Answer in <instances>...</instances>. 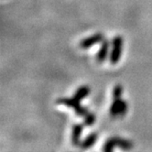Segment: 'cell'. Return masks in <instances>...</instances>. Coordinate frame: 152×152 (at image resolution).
I'll return each mask as SVG.
<instances>
[{
    "mask_svg": "<svg viewBox=\"0 0 152 152\" xmlns=\"http://www.w3.org/2000/svg\"><path fill=\"white\" fill-rule=\"evenodd\" d=\"M116 145H117V137H111V138H109L104 143V148H103V150L105 151V152L113 151V149L116 147Z\"/></svg>",
    "mask_w": 152,
    "mask_h": 152,
    "instance_id": "obj_9",
    "label": "cell"
},
{
    "mask_svg": "<svg viewBox=\"0 0 152 152\" xmlns=\"http://www.w3.org/2000/svg\"><path fill=\"white\" fill-rule=\"evenodd\" d=\"M123 39L120 36H115L112 40V50L110 52L109 61L112 64H116L121 58Z\"/></svg>",
    "mask_w": 152,
    "mask_h": 152,
    "instance_id": "obj_2",
    "label": "cell"
},
{
    "mask_svg": "<svg viewBox=\"0 0 152 152\" xmlns=\"http://www.w3.org/2000/svg\"><path fill=\"white\" fill-rule=\"evenodd\" d=\"M96 140H97V134L96 133H91L90 135H88L82 141L79 146L83 149H87V148H90L91 147L94 146V144L96 142Z\"/></svg>",
    "mask_w": 152,
    "mask_h": 152,
    "instance_id": "obj_7",
    "label": "cell"
},
{
    "mask_svg": "<svg viewBox=\"0 0 152 152\" xmlns=\"http://www.w3.org/2000/svg\"><path fill=\"white\" fill-rule=\"evenodd\" d=\"M83 125L82 124H75L72 126V143L73 146H79L80 145V139H81V135L83 133Z\"/></svg>",
    "mask_w": 152,
    "mask_h": 152,
    "instance_id": "obj_6",
    "label": "cell"
},
{
    "mask_svg": "<svg viewBox=\"0 0 152 152\" xmlns=\"http://www.w3.org/2000/svg\"><path fill=\"white\" fill-rule=\"evenodd\" d=\"M57 104H64L69 107H72L74 110L75 114L77 115V116H84L88 113V110L86 109L84 106H83L80 104V101L76 100L74 97H72V98H66V97L60 98L57 100Z\"/></svg>",
    "mask_w": 152,
    "mask_h": 152,
    "instance_id": "obj_1",
    "label": "cell"
},
{
    "mask_svg": "<svg viewBox=\"0 0 152 152\" xmlns=\"http://www.w3.org/2000/svg\"><path fill=\"white\" fill-rule=\"evenodd\" d=\"M116 147L120 148L122 149H125V150H127V149L131 148L133 147V145H132V143L130 142L129 140L117 137V145H116Z\"/></svg>",
    "mask_w": 152,
    "mask_h": 152,
    "instance_id": "obj_10",
    "label": "cell"
},
{
    "mask_svg": "<svg viewBox=\"0 0 152 152\" xmlns=\"http://www.w3.org/2000/svg\"><path fill=\"white\" fill-rule=\"evenodd\" d=\"M122 91H123L122 86L120 84H116L113 89V98L114 99L120 98L121 94H122Z\"/></svg>",
    "mask_w": 152,
    "mask_h": 152,
    "instance_id": "obj_12",
    "label": "cell"
},
{
    "mask_svg": "<svg viewBox=\"0 0 152 152\" xmlns=\"http://www.w3.org/2000/svg\"><path fill=\"white\" fill-rule=\"evenodd\" d=\"M109 48H110V42L107 39H104L102 41L100 50H98L96 55V59L99 62H103L106 60V58L108 57V53H109Z\"/></svg>",
    "mask_w": 152,
    "mask_h": 152,
    "instance_id": "obj_5",
    "label": "cell"
},
{
    "mask_svg": "<svg viewBox=\"0 0 152 152\" xmlns=\"http://www.w3.org/2000/svg\"><path fill=\"white\" fill-rule=\"evenodd\" d=\"M126 111H127V104L126 101L122 100L121 97L120 98L114 99L109 109L111 115L113 116L123 115L126 113Z\"/></svg>",
    "mask_w": 152,
    "mask_h": 152,
    "instance_id": "obj_3",
    "label": "cell"
},
{
    "mask_svg": "<svg viewBox=\"0 0 152 152\" xmlns=\"http://www.w3.org/2000/svg\"><path fill=\"white\" fill-rule=\"evenodd\" d=\"M90 94V88L88 87L87 85H83L81 87H79L77 90H76L73 97L78 101H82L83 99H84L86 96L89 95Z\"/></svg>",
    "mask_w": 152,
    "mask_h": 152,
    "instance_id": "obj_8",
    "label": "cell"
},
{
    "mask_svg": "<svg viewBox=\"0 0 152 152\" xmlns=\"http://www.w3.org/2000/svg\"><path fill=\"white\" fill-rule=\"evenodd\" d=\"M83 117H84V119H83V125L86 126H93L94 123L95 122V119H96L94 114L90 113V112H88L87 115H84Z\"/></svg>",
    "mask_w": 152,
    "mask_h": 152,
    "instance_id": "obj_11",
    "label": "cell"
},
{
    "mask_svg": "<svg viewBox=\"0 0 152 152\" xmlns=\"http://www.w3.org/2000/svg\"><path fill=\"white\" fill-rule=\"evenodd\" d=\"M103 39H104V36L101 33H95L91 37L85 38L84 39H83L80 42V47L82 49H88L97 44V43L103 41Z\"/></svg>",
    "mask_w": 152,
    "mask_h": 152,
    "instance_id": "obj_4",
    "label": "cell"
}]
</instances>
